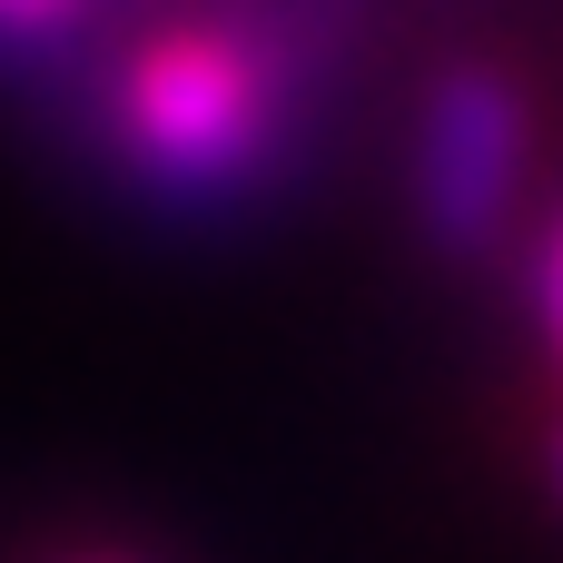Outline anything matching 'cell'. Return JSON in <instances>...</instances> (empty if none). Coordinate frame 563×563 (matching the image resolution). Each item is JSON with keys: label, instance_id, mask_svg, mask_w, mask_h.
<instances>
[{"label": "cell", "instance_id": "5", "mask_svg": "<svg viewBox=\"0 0 563 563\" xmlns=\"http://www.w3.org/2000/svg\"><path fill=\"white\" fill-rule=\"evenodd\" d=\"M554 495H563V426H554Z\"/></svg>", "mask_w": 563, "mask_h": 563}, {"label": "cell", "instance_id": "4", "mask_svg": "<svg viewBox=\"0 0 563 563\" xmlns=\"http://www.w3.org/2000/svg\"><path fill=\"white\" fill-rule=\"evenodd\" d=\"M79 0H0V40H40V30H59Z\"/></svg>", "mask_w": 563, "mask_h": 563}, {"label": "cell", "instance_id": "1", "mask_svg": "<svg viewBox=\"0 0 563 563\" xmlns=\"http://www.w3.org/2000/svg\"><path fill=\"white\" fill-rule=\"evenodd\" d=\"M534 168V109L495 59H455L435 69V89L416 99V158H406V198L416 228L445 257H475L505 238L515 198Z\"/></svg>", "mask_w": 563, "mask_h": 563}, {"label": "cell", "instance_id": "2", "mask_svg": "<svg viewBox=\"0 0 563 563\" xmlns=\"http://www.w3.org/2000/svg\"><path fill=\"white\" fill-rule=\"evenodd\" d=\"M119 129L168 178H228L267 139V79H257L247 49H228L208 30H178V40H148L119 69Z\"/></svg>", "mask_w": 563, "mask_h": 563}, {"label": "cell", "instance_id": "3", "mask_svg": "<svg viewBox=\"0 0 563 563\" xmlns=\"http://www.w3.org/2000/svg\"><path fill=\"white\" fill-rule=\"evenodd\" d=\"M525 297H534V327L554 336V356H563V218L544 228V247H534V267H525Z\"/></svg>", "mask_w": 563, "mask_h": 563}]
</instances>
